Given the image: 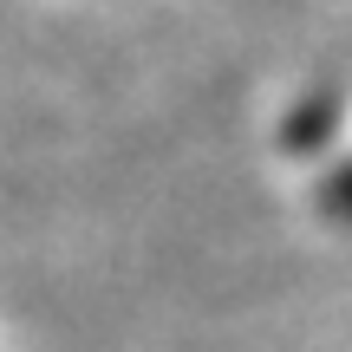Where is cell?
<instances>
[{
	"instance_id": "1",
	"label": "cell",
	"mask_w": 352,
	"mask_h": 352,
	"mask_svg": "<svg viewBox=\"0 0 352 352\" xmlns=\"http://www.w3.org/2000/svg\"><path fill=\"white\" fill-rule=\"evenodd\" d=\"M327 209L340 215V222H352V164H346V170L327 183Z\"/></svg>"
}]
</instances>
